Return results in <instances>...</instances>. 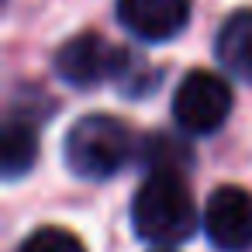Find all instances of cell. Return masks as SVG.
I'll return each mask as SVG.
<instances>
[{
  "label": "cell",
  "instance_id": "6da1fadb",
  "mask_svg": "<svg viewBox=\"0 0 252 252\" xmlns=\"http://www.w3.org/2000/svg\"><path fill=\"white\" fill-rule=\"evenodd\" d=\"M131 228L156 249H176L197 231V204L183 176H145L131 197Z\"/></svg>",
  "mask_w": 252,
  "mask_h": 252
},
{
  "label": "cell",
  "instance_id": "7a4b0ae2",
  "mask_svg": "<svg viewBox=\"0 0 252 252\" xmlns=\"http://www.w3.org/2000/svg\"><path fill=\"white\" fill-rule=\"evenodd\" d=\"M138 145L131 128L114 114H87L80 118L63 142L66 166L80 180H111L118 176L131 159Z\"/></svg>",
  "mask_w": 252,
  "mask_h": 252
},
{
  "label": "cell",
  "instance_id": "3957f363",
  "mask_svg": "<svg viewBox=\"0 0 252 252\" xmlns=\"http://www.w3.org/2000/svg\"><path fill=\"white\" fill-rule=\"evenodd\" d=\"M131 52L107 42L104 35L97 32H83V35H73L69 42H63V49L56 52V76L76 90H90V87H100L107 80L121 83V76L128 73L131 66Z\"/></svg>",
  "mask_w": 252,
  "mask_h": 252
},
{
  "label": "cell",
  "instance_id": "277c9868",
  "mask_svg": "<svg viewBox=\"0 0 252 252\" xmlns=\"http://www.w3.org/2000/svg\"><path fill=\"white\" fill-rule=\"evenodd\" d=\"M231 114V87L211 69H193L173 90V121L187 135H214Z\"/></svg>",
  "mask_w": 252,
  "mask_h": 252
},
{
  "label": "cell",
  "instance_id": "5b68a950",
  "mask_svg": "<svg viewBox=\"0 0 252 252\" xmlns=\"http://www.w3.org/2000/svg\"><path fill=\"white\" fill-rule=\"evenodd\" d=\"M204 235L218 252L252 249V193L245 187H218L204 207Z\"/></svg>",
  "mask_w": 252,
  "mask_h": 252
},
{
  "label": "cell",
  "instance_id": "8992f818",
  "mask_svg": "<svg viewBox=\"0 0 252 252\" xmlns=\"http://www.w3.org/2000/svg\"><path fill=\"white\" fill-rule=\"evenodd\" d=\"M118 21L138 42H169L190 21V0H118Z\"/></svg>",
  "mask_w": 252,
  "mask_h": 252
},
{
  "label": "cell",
  "instance_id": "52a82bcc",
  "mask_svg": "<svg viewBox=\"0 0 252 252\" xmlns=\"http://www.w3.org/2000/svg\"><path fill=\"white\" fill-rule=\"evenodd\" d=\"M214 56L228 76L252 83V11H235L221 25L214 38Z\"/></svg>",
  "mask_w": 252,
  "mask_h": 252
},
{
  "label": "cell",
  "instance_id": "ba28073f",
  "mask_svg": "<svg viewBox=\"0 0 252 252\" xmlns=\"http://www.w3.org/2000/svg\"><path fill=\"white\" fill-rule=\"evenodd\" d=\"M35 159H38V131L28 118L14 114L0 135V169L7 180H18L35 166Z\"/></svg>",
  "mask_w": 252,
  "mask_h": 252
},
{
  "label": "cell",
  "instance_id": "9c48e42d",
  "mask_svg": "<svg viewBox=\"0 0 252 252\" xmlns=\"http://www.w3.org/2000/svg\"><path fill=\"white\" fill-rule=\"evenodd\" d=\"M138 162L149 169V176H183L193 166V149L176 135H145L138 142Z\"/></svg>",
  "mask_w": 252,
  "mask_h": 252
},
{
  "label": "cell",
  "instance_id": "30bf717a",
  "mask_svg": "<svg viewBox=\"0 0 252 252\" xmlns=\"http://www.w3.org/2000/svg\"><path fill=\"white\" fill-rule=\"evenodd\" d=\"M18 252H87V245L69 231V228H59V224H45L38 231H32Z\"/></svg>",
  "mask_w": 252,
  "mask_h": 252
},
{
  "label": "cell",
  "instance_id": "8fae6325",
  "mask_svg": "<svg viewBox=\"0 0 252 252\" xmlns=\"http://www.w3.org/2000/svg\"><path fill=\"white\" fill-rule=\"evenodd\" d=\"M159 252H169V249H159Z\"/></svg>",
  "mask_w": 252,
  "mask_h": 252
}]
</instances>
